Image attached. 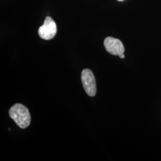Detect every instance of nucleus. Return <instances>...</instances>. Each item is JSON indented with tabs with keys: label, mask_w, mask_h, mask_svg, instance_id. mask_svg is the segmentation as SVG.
Returning <instances> with one entry per match:
<instances>
[{
	"label": "nucleus",
	"mask_w": 161,
	"mask_h": 161,
	"mask_svg": "<svg viewBox=\"0 0 161 161\" xmlns=\"http://www.w3.org/2000/svg\"><path fill=\"white\" fill-rule=\"evenodd\" d=\"M9 115L17 125L26 128L31 123V115L28 109L21 104H15L9 110Z\"/></svg>",
	"instance_id": "obj_1"
},
{
	"label": "nucleus",
	"mask_w": 161,
	"mask_h": 161,
	"mask_svg": "<svg viewBox=\"0 0 161 161\" xmlns=\"http://www.w3.org/2000/svg\"><path fill=\"white\" fill-rule=\"evenodd\" d=\"M81 80L86 94L94 97L97 92L96 81L92 71L90 69H84L81 74Z\"/></svg>",
	"instance_id": "obj_2"
},
{
	"label": "nucleus",
	"mask_w": 161,
	"mask_h": 161,
	"mask_svg": "<svg viewBox=\"0 0 161 161\" xmlns=\"http://www.w3.org/2000/svg\"><path fill=\"white\" fill-rule=\"evenodd\" d=\"M57 32V26L52 17L47 16L44 24L38 29V34L42 39L50 40L53 38Z\"/></svg>",
	"instance_id": "obj_3"
},
{
	"label": "nucleus",
	"mask_w": 161,
	"mask_h": 161,
	"mask_svg": "<svg viewBox=\"0 0 161 161\" xmlns=\"http://www.w3.org/2000/svg\"><path fill=\"white\" fill-rule=\"evenodd\" d=\"M106 51L114 56H119L125 52V48L121 41L113 37H107L104 41Z\"/></svg>",
	"instance_id": "obj_4"
},
{
	"label": "nucleus",
	"mask_w": 161,
	"mask_h": 161,
	"mask_svg": "<svg viewBox=\"0 0 161 161\" xmlns=\"http://www.w3.org/2000/svg\"><path fill=\"white\" fill-rule=\"evenodd\" d=\"M119 58H125V56H124V53H123V54H122L121 55H119Z\"/></svg>",
	"instance_id": "obj_5"
},
{
	"label": "nucleus",
	"mask_w": 161,
	"mask_h": 161,
	"mask_svg": "<svg viewBox=\"0 0 161 161\" xmlns=\"http://www.w3.org/2000/svg\"><path fill=\"white\" fill-rule=\"evenodd\" d=\"M118 1H122V0H118Z\"/></svg>",
	"instance_id": "obj_6"
}]
</instances>
